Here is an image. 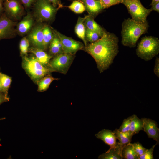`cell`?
Returning a JSON list of instances; mask_svg holds the SVG:
<instances>
[{
	"label": "cell",
	"instance_id": "19",
	"mask_svg": "<svg viewBox=\"0 0 159 159\" xmlns=\"http://www.w3.org/2000/svg\"><path fill=\"white\" fill-rule=\"evenodd\" d=\"M86 16L84 17H79L75 27V32L78 37L83 41L85 46L87 45L85 38L86 27L84 21Z\"/></svg>",
	"mask_w": 159,
	"mask_h": 159
},
{
	"label": "cell",
	"instance_id": "2",
	"mask_svg": "<svg viewBox=\"0 0 159 159\" xmlns=\"http://www.w3.org/2000/svg\"><path fill=\"white\" fill-rule=\"evenodd\" d=\"M148 27L147 21L143 23L130 18L125 19L122 24V44L131 48L135 47L139 37L147 32Z\"/></svg>",
	"mask_w": 159,
	"mask_h": 159
},
{
	"label": "cell",
	"instance_id": "29",
	"mask_svg": "<svg viewBox=\"0 0 159 159\" xmlns=\"http://www.w3.org/2000/svg\"><path fill=\"white\" fill-rule=\"evenodd\" d=\"M29 46V41L26 37H24L21 40L19 44V48L21 54L27 56Z\"/></svg>",
	"mask_w": 159,
	"mask_h": 159
},
{
	"label": "cell",
	"instance_id": "42",
	"mask_svg": "<svg viewBox=\"0 0 159 159\" xmlns=\"http://www.w3.org/2000/svg\"><path fill=\"white\" fill-rule=\"evenodd\" d=\"M5 118H6L5 117L1 118H0V120H3L5 119Z\"/></svg>",
	"mask_w": 159,
	"mask_h": 159
},
{
	"label": "cell",
	"instance_id": "11",
	"mask_svg": "<svg viewBox=\"0 0 159 159\" xmlns=\"http://www.w3.org/2000/svg\"><path fill=\"white\" fill-rule=\"evenodd\" d=\"M45 25L39 24L33 28L29 32L27 38L34 47L42 49L43 29Z\"/></svg>",
	"mask_w": 159,
	"mask_h": 159
},
{
	"label": "cell",
	"instance_id": "46",
	"mask_svg": "<svg viewBox=\"0 0 159 159\" xmlns=\"http://www.w3.org/2000/svg\"><path fill=\"white\" fill-rule=\"evenodd\" d=\"M1 140V139H0V141Z\"/></svg>",
	"mask_w": 159,
	"mask_h": 159
},
{
	"label": "cell",
	"instance_id": "37",
	"mask_svg": "<svg viewBox=\"0 0 159 159\" xmlns=\"http://www.w3.org/2000/svg\"><path fill=\"white\" fill-rule=\"evenodd\" d=\"M9 98L6 96L4 93L0 92V105L4 102H8Z\"/></svg>",
	"mask_w": 159,
	"mask_h": 159
},
{
	"label": "cell",
	"instance_id": "13",
	"mask_svg": "<svg viewBox=\"0 0 159 159\" xmlns=\"http://www.w3.org/2000/svg\"><path fill=\"white\" fill-rule=\"evenodd\" d=\"M84 5L89 15L95 18L103 9L100 2L96 0H78Z\"/></svg>",
	"mask_w": 159,
	"mask_h": 159
},
{
	"label": "cell",
	"instance_id": "40",
	"mask_svg": "<svg viewBox=\"0 0 159 159\" xmlns=\"http://www.w3.org/2000/svg\"><path fill=\"white\" fill-rule=\"evenodd\" d=\"M158 2H159V0H152V2L150 4V5H151Z\"/></svg>",
	"mask_w": 159,
	"mask_h": 159
},
{
	"label": "cell",
	"instance_id": "35",
	"mask_svg": "<svg viewBox=\"0 0 159 159\" xmlns=\"http://www.w3.org/2000/svg\"><path fill=\"white\" fill-rule=\"evenodd\" d=\"M154 72L155 74L159 77V58H157L155 61V63L154 68Z\"/></svg>",
	"mask_w": 159,
	"mask_h": 159
},
{
	"label": "cell",
	"instance_id": "20",
	"mask_svg": "<svg viewBox=\"0 0 159 159\" xmlns=\"http://www.w3.org/2000/svg\"><path fill=\"white\" fill-rule=\"evenodd\" d=\"M117 139L119 141V144L122 148L126 145L130 143L132 136L134 134L130 131L126 132H119L116 129L113 132Z\"/></svg>",
	"mask_w": 159,
	"mask_h": 159
},
{
	"label": "cell",
	"instance_id": "28",
	"mask_svg": "<svg viewBox=\"0 0 159 159\" xmlns=\"http://www.w3.org/2000/svg\"><path fill=\"white\" fill-rule=\"evenodd\" d=\"M101 37L97 33L86 28L85 38L87 41L92 43L97 41Z\"/></svg>",
	"mask_w": 159,
	"mask_h": 159
},
{
	"label": "cell",
	"instance_id": "8",
	"mask_svg": "<svg viewBox=\"0 0 159 159\" xmlns=\"http://www.w3.org/2000/svg\"><path fill=\"white\" fill-rule=\"evenodd\" d=\"M53 29L60 39L63 53L75 54L79 50L84 49L85 46L82 42L68 37Z\"/></svg>",
	"mask_w": 159,
	"mask_h": 159
},
{
	"label": "cell",
	"instance_id": "32",
	"mask_svg": "<svg viewBox=\"0 0 159 159\" xmlns=\"http://www.w3.org/2000/svg\"><path fill=\"white\" fill-rule=\"evenodd\" d=\"M157 144V143L150 149H147L143 154L138 157V159H153V151L155 146Z\"/></svg>",
	"mask_w": 159,
	"mask_h": 159
},
{
	"label": "cell",
	"instance_id": "6",
	"mask_svg": "<svg viewBox=\"0 0 159 159\" xmlns=\"http://www.w3.org/2000/svg\"><path fill=\"white\" fill-rule=\"evenodd\" d=\"M75 57V54L62 53L56 55L49 61L47 66L52 72L64 74L67 73Z\"/></svg>",
	"mask_w": 159,
	"mask_h": 159
},
{
	"label": "cell",
	"instance_id": "24",
	"mask_svg": "<svg viewBox=\"0 0 159 159\" xmlns=\"http://www.w3.org/2000/svg\"><path fill=\"white\" fill-rule=\"evenodd\" d=\"M143 122L141 119L139 118L135 114L132 115L130 132L134 135L138 133L140 131L143 130Z\"/></svg>",
	"mask_w": 159,
	"mask_h": 159
},
{
	"label": "cell",
	"instance_id": "36",
	"mask_svg": "<svg viewBox=\"0 0 159 159\" xmlns=\"http://www.w3.org/2000/svg\"><path fill=\"white\" fill-rule=\"evenodd\" d=\"M53 5L59 9L63 8V5L62 4L61 0H48Z\"/></svg>",
	"mask_w": 159,
	"mask_h": 159
},
{
	"label": "cell",
	"instance_id": "41",
	"mask_svg": "<svg viewBox=\"0 0 159 159\" xmlns=\"http://www.w3.org/2000/svg\"><path fill=\"white\" fill-rule=\"evenodd\" d=\"M1 0H0V12H1L3 9L2 4Z\"/></svg>",
	"mask_w": 159,
	"mask_h": 159
},
{
	"label": "cell",
	"instance_id": "45",
	"mask_svg": "<svg viewBox=\"0 0 159 159\" xmlns=\"http://www.w3.org/2000/svg\"><path fill=\"white\" fill-rule=\"evenodd\" d=\"M3 0L6 1V0Z\"/></svg>",
	"mask_w": 159,
	"mask_h": 159
},
{
	"label": "cell",
	"instance_id": "27",
	"mask_svg": "<svg viewBox=\"0 0 159 159\" xmlns=\"http://www.w3.org/2000/svg\"><path fill=\"white\" fill-rule=\"evenodd\" d=\"M0 81L6 94L8 95V90L12 82L11 78L6 74L0 72Z\"/></svg>",
	"mask_w": 159,
	"mask_h": 159
},
{
	"label": "cell",
	"instance_id": "14",
	"mask_svg": "<svg viewBox=\"0 0 159 159\" xmlns=\"http://www.w3.org/2000/svg\"><path fill=\"white\" fill-rule=\"evenodd\" d=\"M34 23L33 17L28 13L17 25V31L19 34L23 35L28 33L31 29Z\"/></svg>",
	"mask_w": 159,
	"mask_h": 159
},
{
	"label": "cell",
	"instance_id": "16",
	"mask_svg": "<svg viewBox=\"0 0 159 159\" xmlns=\"http://www.w3.org/2000/svg\"><path fill=\"white\" fill-rule=\"evenodd\" d=\"M28 51L34 54L37 61L45 66L47 67L51 59L53 57L40 48L32 47L29 49Z\"/></svg>",
	"mask_w": 159,
	"mask_h": 159
},
{
	"label": "cell",
	"instance_id": "33",
	"mask_svg": "<svg viewBox=\"0 0 159 159\" xmlns=\"http://www.w3.org/2000/svg\"><path fill=\"white\" fill-rule=\"evenodd\" d=\"M132 144L138 157L143 154L147 149L144 147L138 142L132 143Z\"/></svg>",
	"mask_w": 159,
	"mask_h": 159
},
{
	"label": "cell",
	"instance_id": "39",
	"mask_svg": "<svg viewBox=\"0 0 159 159\" xmlns=\"http://www.w3.org/2000/svg\"><path fill=\"white\" fill-rule=\"evenodd\" d=\"M0 92L4 93L6 96H8V95L6 94L3 88L1 85V83L0 82Z\"/></svg>",
	"mask_w": 159,
	"mask_h": 159
},
{
	"label": "cell",
	"instance_id": "17",
	"mask_svg": "<svg viewBox=\"0 0 159 159\" xmlns=\"http://www.w3.org/2000/svg\"><path fill=\"white\" fill-rule=\"evenodd\" d=\"M121 147L117 142V144L114 147L110 148L105 153L99 156V159H122Z\"/></svg>",
	"mask_w": 159,
	"mask_h": 159
},
{
	"label": "cell",
	"instance_id": "44",
	"mask_svg": "<svg viewBox=\"0 0 159 159\" xmlns=\"http://www.w3.org/2000/svg\"><path fill=\"white\" fill-rule=\"evenodd\" d=\"M96 0L99 1H100V0Z\"/></svg>",
	"mask_w": 159,
	"mask_h": 159
},
{
	"label": "cell",
	"instance_id": "15",
	"mask_svg": "<svg viewBox=\"0 0 159 159\" xmlns=\"http://www.w3.org/2000/svg\"><path fill=\"white\" fill-rule=\"evenodd\" d=\"M95 136L109 145L110 148L115 146L117 144L114 132L109 130L103 129L96 134Z\"/></svg>",
	"mask_w": 159,
	"mask_h": 159
},
{
	"label": "cell",
	"instance_id": "26",
	"mask_svg": "<svg viewBox=\"0 0 159 159\" xmlns=\"http://www.w3.org/2000/svg\"><path fill=\"white\" fill-rule=\"evenodd\" d=\"M67 7L77 14L82 13L85 10L84 4L81 2L76 0L73 1L72 4Z\"/></svg>",
	"mask_w": 159,
	"mask_h": 159
},
{
	"label": "cell",
	"instance_id": "43",
	"mask_svg": "<svg viewBox=\"0 0 159 159\" xmlns=\"http://www.w3.org/2000/svg\"><path fill=\"white\" fill-rule=\"evenodd\" d=\"M69 0L72 1H74V0ZM76 0L78 1V0Z\"/></svg>",
	"mask_w": 159,
	"mask_h": 159
},
{
	"label": "cell",
	"instance_id": "10",
	"mask_svg": "<svg viewBox=\"0 0 159 159\" xmlns=\"http://www.w3.org/2000/svg\"><path fill=\"white\" fill-rule=\"evenodd\" d=\"M16 22L3 15L0 18V39L8 38L13 35Z\"/></svg>",
	"mask_w": 159,
	"mask_h": 159
},
{
	"label": "cell",
	"instance_id": "25",
	"mask_svg": "<svg viewBox=\"0 0 159 159\" xmlns=\"http://www.w3.org/2000/svg\"><path fill=\"white\" fill-rule=\"evenodd\" d=\"M121 154L122 159H138V156L130 143L122 147Z\"/></svg>",
	"mask_w": 159,
	"mask_h": 159
},
{
	"label": "cell",
	"instance_id": "23",
	"mask_svg": "<svg viewBox=\"0 0 159 159\" xmlns=\"http://www.w3.org/2000/svg\"><path fill=\"white\" fill-rule=\"evenodd\" d=\"M54 33V37L49 46V54L53 57L63 53L59 48L58 42L59 39L57 34L52 27Z\"/></svg>",
	"mask_w": 159,
	"mask_h": 159
},
{
	"label": "cell",
	"instance_id": "21",
	"mask_svg": "<svg viewBox=\"0 0 159 159\" xmlns=\"http://www.w3.org/2000/svg\"><path fill=\"white\" fill-rule=\"evenodd\" d=\"M54 33L51 27L45 25L43 29V40L42 49L46 50L51 42L54 37Z\"/></svg>",
	"mask_w": 159,
	"mask_h": 159
},
{
	"label": "cell",
	"instance_id": "12",
	"mask_svg": "<svg viewBox=\"0 0 159 159\" xmlns=\"http://www.w3.org/2000/svg\"><path fill=\"white\" fill-rule=\"evenodd\" d=\"M143 122V130L147 134L149 138H151L159 142V129L157 122L151 119L142 118Z\"/></svg>",
	"mask_w": 159,
	"mask_h": 159
},
{
	"label": "cell",
	"instance_id": "4",
	"mask_svg": "<svg viewBox=\"0 0 159 159\" xmlns=\"http://www.w3.org/2000/svg\"><path fill=\"white\" fill-rule=\"evenodd\" d=\"M159 53V40L152 36H145L138 43L136 50L137 55L145 61L151 60Z\"/></svg>",
	"mask_w": 159,
	"mask_h": 159
},
{
	"label": "cell",
	"instance_id": "38",
	"mask_svg": "<svg viewBox=\"0 0 159 159\" xmlns=\"http://www.w3.org/2000/svg\"><path fill=\"white\" fill-rule=\"evenodd\" d=\"M150 9L152 11H154L159 13V2L156 3L152 5Z\"/></svg>",
	"mask_w": 159,
	"mask_h": 159
},
{
	"label": "cell",
	"instance_id": "22",
	"mask_svg": "<svg viewBox=\"0 0 159 159\" xmlns=\"http://www.w3.org/2000/svg\"><path fill=\"white\" fill-rule=\"evenodd\" d=\"M58 80L59 79L54 78L49 74L46 75L37 82L38 86L37 91L39 92L46 91L53 81Z\"/></svg>",
	"mask_w": 159,
	"mask_h": 159
},
{
	"label": "cell",
	"instance_id": "9",
	"mask_svg": "<svg viewBox=\"0 0 159 159\" xmlns=\"http://www.w3.org/2000/svg\"><path fill=\"white\" fill-rule=\"evenodd\" d=\"M4 6L6 12L13 19H20L23 14V6L19 0H6Z\"/></svg>",
	"mask_w": 159,
	"mask_h": 159
},
{
	"label": "cell",
	"instance_id": "5",
	"mask_svg": "<svg viewBox=\"0 0 159 159\" xmlns=\"http://www.w3.org/2000/svg\"><path fill=\"white\" fill-rule=\"evenodd\" d=\"M34 9V16L42 23L53 21L59 8L54 6L48 0H36Z\"/></svg>",
	"mask_w": 159,
	"mask_h": 159
},
{
	"label": "cell",
	"instance_id": "1",
	"mask_svg": "<svg viewBox=\"0 0 159 159\" xmlns=\"http://www.w3.org/2000/svg\"><path fill=\"white\" fill-rule=\"evenodd\" d=\"M118 37L106 30L97 41L87 44L84 50L95 60L100 73L108 69L112 63L119 50Z\"/></svg>",
	"mask_w": 159,
	"mask_h": 159
},
{
	"label": "cell",
	"instance_id": "3",
	"mask_svg": "<svg viewBox=\"0 0 159 159\" xmlns=\"http://www.w3.org/2000/svg\"><path fill=\"white\" fill-rule=\"evenodd\" d=\"M22 67L34 82H37L52 72L47 67L39 63L34 56L22 57Z\"/></svg>",
	"mask_w": 159,
	"mask_h": 159
},
{
	"label": "cell",
	"instance_id": "34",
	"mask_svg": "<svg viewBox=\"0 0 159 159\" xmlns=\"http://www.w3.org/2000/svg\"><path fill=\"white\" fill-rule=\"evenodd\" d=\"M24 7L29 8L34 4L36 0H19Z\"/></svg>",
	"mask_w": 159,
	"mask_h": 159
},
{
	"label": "cell",
	"instance_id": "18",
	"mask_svg": "<svg viewBox=\"0 0 159 159\" xmlns=\"http://www.w3.org/2000/svg\"><path fill=\"white\" fill-rule=\"evenodd\" d=\"M94 18L91 15H86L84 21L85 26L86 28L97 33L101 37L105 30L94 20Z\"/></svg>",
	"mask_w": 159,
	"mask_h": 159
},
{
	"label": "cell",
	"instance_id": "7",
	"mask_svg": "<svg viewBox=\"0 0 159 159\" xmlns=\"http://www.w3.org/2000/svg\"><path fill=\"white\" fill-rule=\"evenodd\" d=\"M122 4L127 7L132 19L139 22L145 23L152 11L142 4L140 0H123Z\"/></svg>",
	"mask_w": 159,
	"mask_h": 159
},
{
	"label": "cell",
	"instance_id": "31",
	"mask_svg": "<svg viewBox=\"0 0 159 159\" xmlns=\"http://www.w3.org/2000/svg\"><path fill=\"white\" fill-rule=\"evenodd\" d=\"M99 1L104 9L108 8L112 6L122 3L123 0H100Z\"/></svg>",
	"mask_w": 159,
	"mask_h": 159
},
{
	"label": "cell",
	"instance_id": "30",
	"mask_svg": "<svg viewBox=\"0 0 159 159\" xmlns=\"http://www.w3.org/2000/svg\"><path fill=\"white\" fill-rule=\"evenodd\" d=\"M131 118L132 115L123 120L121 125L118 129L119 132H126L130 131Z\"/></svg>",
	"mask_w": 159,
	"mask_h": 159
}]
</instances>
